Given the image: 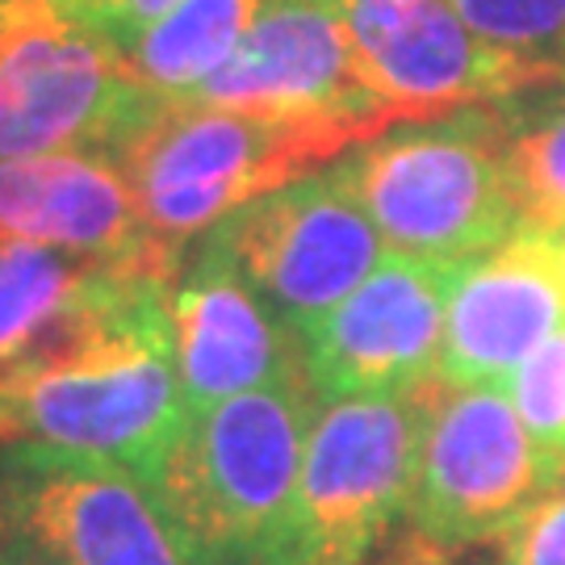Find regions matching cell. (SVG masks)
<instances>
[{"label":"cell","mask_w":565,"mask_h":565,"mask_svg":"<svg viewBox=\"0 0 565 565\" xmlns=\"http://www.w3.org/2000/svg\"><path fill=\"white\" fill-rule=\"evenodd\" d=\"M319 394L306 373L189 411L147 478L184 565H298V482Z\"/></svg>","instance_id":"1"},{"label":"cell","mask_w":565,"mask_h":565,"mask_svg":"<svg viewBox=\"0 0 565 565\" xmlns=\"http://www.w3.org/2000/svg\"><path fill=\"white\" fill-rule=\"evenodd\" d=\"M335 163L390 252L469 264L520 231L503 102L390 126Z\"/></svg>","instance_id":"2"},{"label":"cell","mask_w":565,"mask_h":565,"mask_svg":"<svg viewBox=\"0 0 565 565\" xmlns=\"http://www.w3.org/2000/svg\"><path fill=\"white\" fill-rule=\"evenodd\" d=\"M105 151L126 168L151 235L181 256L226 214L340 156L281 121L147 93Z\"/></svg>","instance_id":"3"},{"label":"cell","mask_w":565,"mask_h":565,"mask_svg":"<svg viewBox=\"0 0 565 565\" xmlns=\"http://www.w3.org/2000/svg\"><path fill=\"white\" fill-rule=\"evenodd\" d=\"M177 268L0 239V385L172 340L168 298Z\"/></svg>","instance_id":"4"},{"label":"cell","mask_w":565,"mask_h":565,"mask_svg":"<svg viewBox=\"0 0 565 565\" xmlns=\"http://www.w3.org/2000/svg\"><path fill=\"white\" fill-rule=\"evenodd\" d=\"M565 482V461L524 427L507 385H427L424 448L411 494V527L457 553L503 541Z\"/></svg>","instance_id":"5"},{"label":"cell","mask_w":565,"mask_h":565,"mask_svg":"<svg viewBox=\"0 0 565 565\" xmlns=\"http://www.w3.org/2000/svg\"><path fill=\"white\" fill-rule=\"evenodd\" d=\"M427 385L319 398L298 482V565H369L411 511Z\"/></svg>","instance_id":"6"},{"label":"cell","mask_w":565,"mask_h":565,"mask_svg":"<svg viewBox=\"0 0 565 565\" xmlns=\"http://www.w3.org/2000/svg\"><path fill=\"white\" fill-rule=\"evenodd\" d=\"M189 419L172 340L46 369L0 385V445L67 452L151 478Z\"/></svg>","instance_id":"7"},{"label":"cell","mask_w":565,"mask_h":565,"mask_svg":"<svg viewBox=\"0 0 565 565\" xmlns=\"http://www.w3.org/2000/svg\"><path fill=\"white\" fill-rule=\"evenodd\" d=\"M202 239L294 335L340 306L385 256L340 163L247 202Z\"/></svg>","instance_id":"8"},{"label":"cell","mask_w":565,"mask_h":565,"mask_svg":"<svg viewBox=\"0 0 565 565\" xmlns=\"http://www.w3.org/2000/svg\"><path fill=\"white\" fill-rule=\"evenodd\" d=\"M139 102L126 55L63 0H0V160L109 147Z\"/></svg>","instance_id":"9"},{"label":"cell","mask_w":565,"mask_h":565,"mask_svg":"<svg viewBox=\"0 0 565 565\" xmlns=\"http://www.w3.org/2000/svg\"><path fill=\"white\" fill-rule=\"evenodd\" d=\"M189 102L281 121L335 151L377 139L398 121L364 81L331 0H268L235 55Z\"/></svg>","instance_id":"10"},{"label":"cell","mask_w":565,"mask_h":565,"mask_svg":"<svg viewBox=\"0 0 565 565\" xmlns=\"http://www.w3.org/2000/svg\"><path fill=\"white\" fill-rule=\"evenodd\" d=\"M461 264L385 252L340 306L298 335L319 398L406 394L440 377L448 298Z\"/></svg>","instance_id":"11"},{"label":"cell","mask_w":565,"mask_h":565,"mask_svg":"<svg viewBox=\"0 0 565 565\" xmlns=\"http://www.w3.org/2000/svg\"><path fill=\"white\" fill-rule=\"evenodd\" d=\"M369 88L398 121H431L511 102L545 72L494 51L465 25L448 0H331Z\"/></svg>","instance_id":"12"},{"label":"cell","mask_w":565,"mask_h":565,"mask_svg":"<svg viewBox=\"0 0 565 565\" xmlns=\"http://www.w3.org/2000/svg\"><path fill=\"white\" fill-rule=\"evenodd\" d=\"M4 507L30 565H184L156 499L118 465L13 448Z\"/></svg>","instance_id":"13"},{"label":"cell","mask_w":565,"mask_h":565,"mask_svg":"<svg viewBox=\"0 0 565 565\" xmlns=\"http://www.w3.org/2000/svg\"><path fill=\"white\" fill-rule=\"evenodd\" d=\"M565 327V231L520 226L507 243L461 264L448 298L445 385H507Z\"/></svg>","instance_id":"14"},{"label":"cell","mask_w":565,"mask_h":565,"mask_svg":"<svg viewBox=\"0 0 565 565\" xmlns=\"http://www.w3.org/2000/svg\"><path fill=\"white\" fill-rule=\"evenodd\" d=\"M168 315L189 411H210L306 373L298 335L205 239H193L181 256Z\"/></svg>","instance_id":"15"},{"label":"cell","mask_w":565,"mask_h":565,"mask_svg":"<svg viewBox=\"0 0 565 565\" xmlns=\"http://www.w3.org/2000/svg\"><path fill=\"white\" fill-rule=\"evenodd\" d=\"M0 239L102 260L181 264L142 218L135 184L105 147L0 160Z\"/></svg>","instance_id":"16"},{"label":"cell","mask_w":565,"mask_h":565,"mask_svg":"<svg viewBox=\"0 0 565 565\" xmlns=\"http://www.w3.org/2000/svg\"><path fill=\"white\" fill-rule=\"evenodd\" d=\"M268 0H177L121 55L147 97H189L247 39Z\"/></svg>","instance_id":"17"},{"label":"cell","mask_w":565,"mask_h":565,"mask_svg":"<svg viewBox=\"0 0 565 565\" xmlns=\"http://www.w3.org/2000/svg\"><path fill=\"white\" fill-rule=\"evenodd\" d=\"M511 102H503L507 177L520 226L565 231V102H548L536 114Z\"/></svg>","instance_id":"18"},{"label":"cell","mask_w":565,"mask_h":565,"mask_svg":"<svg viewBox=\"0 0 565 565\" xmlns=\"http://www.w3.org/2000/svg\"><path fill=\"white\" fill-rule=\"evenodd\" d=\"M452 13L511 60L565 84V0H448Z\"/></svg>","instance_id":"19"},{"label":"cell","mask_w":565,"mask_h":565,"mask_svg":"<svg viewBox=\"0 0 565 565\" xmlns=\"http://www.w3.org/2000/svg\"><path fill=\"white\" fill-rule=\"evenodd\" d=\"M507 394L536 445L565 461V327L524 356V364L507 377Z\"/></svg>","instance_id":"20"},{"label":"cell","mask_w":565,"mask_h":565,"mask_svg":"<svg viewBox=\"0 0 565 565\" xmlns=\"http://www.w3.org/2000/svg\"><path fill=\"white\" fill-rule=\"evenodd\" d=\"M499 565H565V482L507 532Z\"/></svg>","instance_id":"21"},{"label":"cell","mask_w":565,"mask_h":565,"mask_svg":"<svg viewBox=\"0 0 565 565\" xmlns=\"http://www.w3.org/2000/svg\"><path fill=\"white\" fill-rule=\"evenodd\" d=\"M63 4H67L76 18L88 21L97 34H105L118 51H126V46L139 39L147 25H156L177 0H63Z\"/></svg>","instance_id":"22"},{"label":"cell","mask_w":565,"mask_h":565,"mask_svg":"<svg viewBox=\"0 0 565 565\" xmlns=\"http://www.w3.org/2000/svg\"><path fill=\"white\" fill-rule=\"evenodd\" d=\"M448 557H452L448 548L427 545L424 536H411V541H403V545L394 548V553H390L382 565H452Z\"/></svg>","instance_id":"23"}]
</instances>
